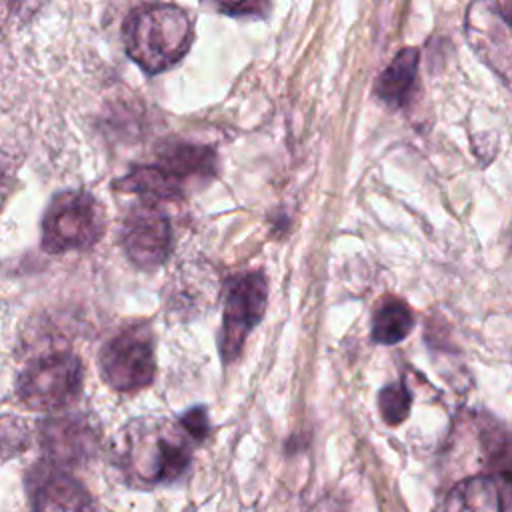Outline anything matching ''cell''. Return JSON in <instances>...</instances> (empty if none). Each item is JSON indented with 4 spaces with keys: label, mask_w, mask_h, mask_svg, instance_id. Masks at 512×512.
<instances>
[{
    "label": "cell",
    "mask_w": 512,
    "mask_h": 512,
    "mask_svg": "<svg viewBox=\"0 0 512 512\" xmlns=\"http://www.w3.org/2000/svg\"><path fill=\"white\" fill-rule=\"evenodd\" d=\"M128 56L148 74L172 68L188 52L194 32L188 14L174 4H142L124 20Z\"/></svg>",
    "instance_id": "cell-1"
},
{
    "label": "cell",
    "mask_w": 512,
    "mask_h": 512,
    "mask_svg": "<svg viewBox=\"0 0 512 512\" xmlns=\"http://www.w3.org/2000/svg\"><path fill=\"white\" fill-rule=\"evenodd\" d=\"M102 204L84 190L60 192L42 218V248L50 254L86 250L104 232Z\"/></svg>",
    "instance_id": "cell-2"
},
{
    "label": "cell",
    "mask_w": 512,
    "mask_h": 512,
    "mask_svg": "<svg viewBox=\"0 0 512 512\" xmlns=\"http://www.w3.org/2000/svg\"><path fill=\"white\" fill-rule=\"evenodd\" d=\"M82 390V362L72 352H46L32 358L16 378L20 402L52 412L70 406Z\"/></svg>",
    "instance_id": "cell-3"
},
{
    "label": "cell",
    "mask_w": 512,
    "mask_h": 512,
    "mask_svg": "<svg viewBox=\"0 0 512 512\" xmlns=\"http://www.w3.org/2000/svg\"><path fill=\"white\" fill-rule=\"evenodd\" d=\"M126 468L144 484L174 482L190 464V448L180 434L162 426L126 432Z\"/></svg>",
    "instance_id": "cell-4"
},
{
    "label": "cell",
    "mask_w": 512,
    "mask_h": 512,
    "mask_svg": "<svg viewBox=\"0 0 512 512\" xmlns=\"http://www.w3.org/2000/svg\"><path fill=\"white\" fill-rule=\"evenodd\" d=\"M102 378L118 392H134L148 386L156 372L152 332L146 324H134L112 336L98 354Z\"/></svg>",
    "instance_id": "cell-5"
},
{
    "label": "cell",
    "mask_w": 512,
    "mask_h": 512,
    "mask_svg": "<svg viewBox=\"0 0 512 512\" xmlns=\"http://www.w3.org/2000/svg\"><path fill=\"white\" fill-rule=\"evenodd\" d=\"M268 300V284L260 272H244L228 282L224 294V316L220 352L224 362H232L260 322Z\"/></svg>",
    "instance_id": "cell-6"
},
{
    "label": "cell",
    "mask_w": 512,
    "mask_h": 512,
    "mask_svg": "<svg viewBox=\"0 0 512 512\" xmlns=\"http://www.w3.org/2000/svg\"><path fill=\"white\" fill-rule=\"evenodd\" d=\"M466 36L478 56L512 88V2L472 4Z\"/></svg>",
    "instance_id": "cell-7"
},
{
    "label": "cell",
    "mask_w": 512,
    "mask_h": 512,
    "mask_svg": "<svg viewBox=\"0 0 512 512\" xmlns=\"http://www.w3.org/2000/svg\"><path fill=\"white\" fill-rule=\"evenodd\" d=\"M120 244L136 266L154 268L170 254V222L154 204L136 206L122 224Z\"/></svg>",
    "instance_id": "cell-8"
},
{
    "label": "cell",
    "mask_w": 512,
    "mask_h": 512,
    "mask_svg": "<svg viewBox=\"0 0 512 512\" xmlns=\"http://www.w3.org/2000/svg\"><path fill=\"white\" fill-rule=\"evenodd\" d=\"M444 512H512V470L458 482L446 496Z\"/></svg>",
    "instance_id": "cell-9"
},
{
    "label": "cell",
    "mask_w": 512,
    "mask_h": 512,
    "mask_svg": "<svg viewBox=\"0 0 512 512\" xmlns=\"http://www.w3.org/2000/svg\"><path fill=\"white\" fill-rule=\"evenodd\" d=\"M44 452L58 466H72L88 458L98 440L94 428L80 416H60L46 420L40 430Z\"/></svg>",
    "instance_id": "cell-10"
},
{
    "label": "cell",
    "mask_w": 512,
    "mask_h": 512,
    "mask_svg": "<svg viewBox=\"0 0 512 512\" xmlns=\"http://www.w3.org/2000/svg\"><path fill=\"white\" fill-rule=\"evenodd\" d=\"M90 492L68 472L50 470L34 490L32 512H94Z\"/></svg>",
    "instance_id": "cell-11"
},
{
    "label": "cell",
    "mask_w": 512,
    "mask_h": 512,
    "mask_svg": "<svg viewBox=\"0 0 512 512\" xmlns=\"http://www.w3.org/2000/svg\"><path fill=\"white\" fill-rule=\"evenodd\" d=\"M156 164L168 172L186 192L190 182H206L214 174L216 158L208 146L172 142L160 150Z\"/></svg>",
    "instance_id": "cell-12"
},
{
    "label": "cell",
    "mask_w": 512,
    "mask_h": 512,
    "mask_svg": "<svg viewBox=\"0 0 512 512\" xmlns=\"http://www.w3.org/2000/svg\"><path fill=\"white\" fill-rule=\"evenodd\" d=\"M418 58L420 56L416 48H404L382 70L374 86L376 96L382 102L392 108H400L410 100L418 74Z\"/></svg>",
    "instance_id": "cell-13"
},
{
    "label": "cell",
    "mask_w": 512,
    "mask_h": 512,
    "mask_svg": "<svg viewBox=\"0 0 512 512\" xmlns=\"http://www.w3.org/2000/svg\"><path fill=\"white\" fill-rule=\"evenodd\" d=\"M118 186L126 192H134L144 198L146 204L162 202V200H176L184 194V188L158 164H144L134 166Z\"/></svg>",
    "instance_id": "cell-14"
},
{
    "label": "cell",
    "mask_w": 512,
    "mask_h": 512,
    "mask_svg": "<svg viewBox=\"0 0 512 512\" xmlns=\"http://www.w3.org/2000/svg\"><path fill=\"white\" fill-rule=\"evenodd\" d=\"M414 328V314L402 300H386L372 318V338L378 344H396Z\"/></svg>",
    "instance_id": "cell-15"
},
{
    "label": "cell",
    "mask_w": 512,
    "mask_h": 512,
    "mask_svg": "<svg viewBox=\"0 0 512 512\" xmlns=\"http://www.w3.org/2000/svg\"><path fill=\"white\" fill-rule=\"evenodd\" d=\"M410 404H412V396L402 382H392V384L384 386L378 394L380 414H382L384 422L390 426H396L406 420V416L410 412Z\"/></svg>",
    "instance_id": "cell-16"
},
{
    "label": "cell",
    "mask_w": 512,
    "mask_h": 512,
    "mask_svg": "<svg viewBox=\"0 0 512 512\" xmlns=\"http://www.w3.org/2000/svg\"><path fill=\"white\" fill-rule=\"evenodd\" d=\"M180 428L192 438V440H204L208 436V416L206 410L202 406H196L192 410H188L182 418H180Z\"/></svg>",
    "instance_id": "cell-17"
}]
</instances>
